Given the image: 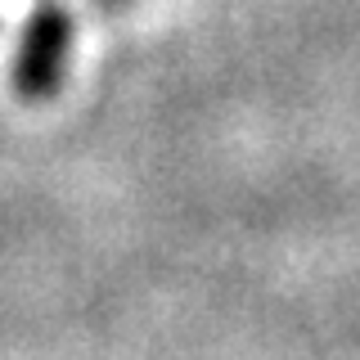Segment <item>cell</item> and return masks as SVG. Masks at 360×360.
<instances>
[{
	"instance_id": "cell-2",
	"label": "cell",
	"mask_w": 360,
	"mask_h": 360,
	"mask_svg": "<svg viewBox=\"0 0 360 360\" xmlns=\"http://www.w3.org/2000/svg\"><path fill=\"white\" fill-rule=\"evenodd\" d=\"M104 5H108V0H104ZM112 5H122V0H112Z\"/></svg>"
},
{
	"instance_id": "cell-1",
	"label": "cell",
	"mask_w": 360,
	"mask_h": 360,
	"mask_svg": "<svg viewBox=\"0 0 360 360\" xmlns=\"http://www.w3.org/2000/svg\"><path fill=\"white\" fill-rule=\"evenodd\" d=\"M72 14L59 0H41L22 22L18 54H14V90L32 104L50 99L63 86L68 54H72Z\"/></svg>"
}]
</instances>
